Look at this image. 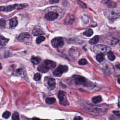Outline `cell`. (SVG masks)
Wrapping results in <instances>:
<instances>
[{
  "label": "cell",
  "instance_id": "cell-18",
  "mask_svg": "<svg viewBox=\"0 0 120 120\" xmlns=\"http://www.w3.org/2000/svg\"><path fill=\"white\" fill-rule=\"evenodd\" d=\"M48 84L52 89H53L55 87V80L53 78H50L48 81Z\"/></svg>",
  "mask_w": 120,
  "mask_h": 120
},
{
  "label": "cell",
  "instance_id": "cell-8",
  "mask_svg": "<svg viewBox=\"0 0 120 120\" xmlns=\"http://www.w3.org/2000/svg\"><path fill=\"white\" fill-rule=\"evenodd\" d=\"M102 3L109 8H114L117 7V4L111 0H102Z\"/></svg>",
  "mask_w": 120,
  "mask_h": 120
},
{
  "label": "cell",
  "instance_id": "cell-28",
  "mask_svg": "<svg viewBox=\"0 0 120 120\" xmlns=\"http://www.w3.org/2000/svg\"><path fill=\"white\" fill-rule=\"evenodd\" d=\"M11 115V113L9 112L8 111H6L3 114H2V117L4 118H5V119H8V118Z\"/></svg>",
  "mask_w": 120,
  "mask_h": 120
},
{
  "label": "cell",
  "instance_id": "cell-29",
  "mask_svg": "<svg viewBox=\"0 0 120 120\" xmlns=\"http://www.w3.org/2000/svg\"><path fill=\"white\" fill-rule=\"evenodd\" d=\"M87 60H86V59H81L79 61H78V63L79 65H86L87 64Z\"/></svg>",
  "mask_w": 120,
  "mask_h": 120
},
{
  "label": "cell",
  "instance_id": "cell-2",
  "mask_svg": "<svg viewBox=\"0 0 120 120\" xmlns=\"http://www.w3.org/2000/svg\"><path fill=\"white\" fill-rule=\"evenodd\" d=\"M104 14L105 16L110 20L115 19L120 17V11L116 9H107L105 11Z\"/></svg>",
  "mask_w": 120,
  "mask_h": 120
},
{
  "label": "cell",
  "instance_id": "cell-20",
  "mask_svg": "<svg viewBox=\"0 0 120 120\" xmlns=\"http://www.w3.org/2000/svg\"><path fill=\"white\" fill-rule=\"evenodd\" d=\"M99 41V38L98 36H95L89 41V43L91 45H95L98 43Z\"/></svg>",
  "mask_w": 120,
  "mask_h": 120
},
{
  "label": "cell",
  "instance_id": "cell-10",
  "mask_svg": "<svg viewBox=\"0 0 120 120\" xmlns=\"http://www.w3.org/2000/svg\"><path fill=\"white\" fill-rule=\"evenodd\" d=\"M30 35L27 32H23L21 33L18 37L17 40L19 41H23L25 40L28 39L30 38Z\"/></svg>",
  "mask_w": 120,
  "mask_h": 120
},
{
  "label": "cell",
  "instance_id": "cell-19",
  "mask_svg": "<svg viewBox=\"0 0 120 120\" xmlns=\"http://www.w3.org/2000/svg\"><path fill=\"white\" fill-rule=\"evenodd\" d=\"M40 61H41L40 58L38 57L32 56L31 58V61L34 65L38 64L40 63Z\"/></svg>",
  "mask_w": 120,
  "mask_h": 120
},
{
  "label": "cell",
  "instance_id": "cell-27",
  "mask_svg": "<svg viewBox=\"0 0 120 120\" xmlns=\"http://www.w3.org/2000/svg\"><path fill=\"white\" fill-rule=\"evenodd\" d=\"M41 77H42V75L40 74L39 73H36L34 75V79L36 81H39L40 80V79L41 78Z\"/></svg>",
  "mask_w": 120,
  "mask_h": 120
},
{
  "label": "cell",
  "instance_id": "cell-34",
  "mask_svg": "<svg viewBox=\"0 0 120 120\" xmlns=\"http://www.w3.org/2000/svg\"><path fill=\"white\" fill-rule=\"evenodd\" d=\"M113 112L117 116L120 117V112L119 111H113Z\"/></svg>",
  "mask_w": 120,
  "mask_h": 120
},
{
  "label": "cell",
  "instance_id": "cell-38",
  "mask_svg": "<svg viewBox=\"0 0 120 120\" xmlns=\"http://www.w3.org/2000/svg\"><path fill=\"white\" fill-rule=\"evenodd\" d=\"M119 80H120V78H118V83H120V81H119Z\"/></svg>",
  "mask_w": 120,
  "mask_h": 120
},
{
  "label": "cell",
  "instance_id": "cell-21",
  "mask_svg": "<svg viewBox=\"0 0 120 120\" xmlns=\"http://www.w3.org/2000/svg\"><path fill=\"white\" fill-rule=\"evenodd\" d=\"M92 101L94 103L97 104L100 102L102 101V97L100 96H98L92 98Z\"/></svg>",
  "mask_w": 120,
  "mask_h": 120
},
{
  "label": "cell",
  "instance_id": "cell-5",
  "mask_svg": "<svg viewBox=\"0 0 120 120\" xmlns=\"http://www.w3.org/2000/svg\"><path fill=\"white\" fill-rule=\"evenodd\" d=\"M93 51L96 53H105L107 51V47L102 45H98L94 47Z\"/></svg>",
  "mask_w": 120,
  "mask_h": 120
},
{
  "label": "cell",
  "instance_id": "cell-11",
  "mask_svg": "<svg viewBox=\"0 0 120 120\" xmlns=\"http://www.w3.org/2000/svg\"><path fill=\"white\" fill-rule=\"evenodd\" d=\"M43 63L48 67L50 69L53 68L56 66V63L51 60H45L43 62Z\"/></svg>",
  "mask_w": 120,
  "mask_h": 120
},
{
  "label": "cell",
  "instance_id": "cell-16",
  "mask_svg": "<svg viewBox=\"0 0 120 120\" xmlns=\"http://www.w3.org/2000/svg\"><path fill=\"white\" fill-rule=\"evenodd\" d=\"M17 24H18V21H17V18L16 17L13 18L10 20L9 25H10V28H12L15 27V26H17Z\"/></svg>",
  "mask_w": 120,
  "mask_h": 120
},
{
  "label": "cell",
  "instance_id": "cell-37",
  "mask_svg": "<svg viewBox=\"0 0 120 120\" xmlns=\"http://www.w3.org/2000/svg\"><path fill=\"white\" fill-rule=\"evenodd\" d=\"M2 68V66H1V64L0 63V69H1Z\"/></svg>",
  "mask_w": 120,
  "mask_h": 120
},
{
  "label": "cell",
  "instance_id": "cell-12",
  "mask_svg": "<svg viewBox=\"0 0 120 120\" xmlns=\"http://www.w3.org/2000/svg\"><path fill=\"white\" fill-rule=\"evenodd\" d=\"M49 69L50 68L43 63L42 64H41L38 67V70L43 73L47 72Z\"/></svg>",
  "mask_w": 120,
  "mask_h": 120
},
{
  "label": "cell",
  "instance_id": "cell-6",
  "mask_svg": "<svg viewBox=\"0 0 120 120\" xmlns=\"http://www.w3.org/2000/svg\"><path fill=\"white\" fill-rule=\"evenodd\" d=\"M59 16V15L57 13L53 11H50L47 12L45 15V18L49 21H53L56 19Z\"/></svg>",
  "mask_w": 120,
  "mask_h": 120
},
{
  "label": "cell",
  "instance_id": "cell-31",
  "mask_svg": "<svg viewBox=\"0 0 120 120\" xmlns=\"http://www.w3.org/2000/svg\"><path fill=\"white\" fill-rule=\"evenodd\" d=\"M12 118V119H13L14 120H19V114L17 112H15L13 114Z\"/></svg>",
  "mask_w": 120,
  "mask_h": 120
},
{
  "label": "cell",
  "instance_id": "cell-1",
  "mask_svg": "<svg viewBox=\"0 0 120 120\" xmlns=\"http://www.w3.org/2000/svg\"><path fill=\"white\" fill-rule=\"evenodd\" d=\"M28 5L26 3L24 4H15L12 5H9L7 7L2 6L0 7V11L3 12H10L15 9H21L22 8H24L28 7Z\"/></svg>",
  "mask_w": 120,
  "mask_h": 120
},
{
  "label": "cell",
  "instance_id": "cell-24",
  "mask_svg": "<svg viewBox=\"0 0 120 120\" xmlns=\"http://www.w3.org/2000/svg\"><path fill=\"white\" fill-rule=\"evenodd\" d=\"M56 101L55 98H47L45 99V102L46 104L51 105L53 104Z\"/></svg>",
  "mask_w": 120,
  "mask_h": 120
},
{
  "label": "cell",
  "instance_id": "cell-26",
  "mask_svg": "<svg viewBox=\"0 0 120 120\" xmlns=\"http://www.w3.org/2000/svg\"><path fill=\"white\" fill-rule=\"evenodd\" d=\"M45 40V38L44 37H43V36H40V37H38L36 38V43L37 44H40V43H41L42 42L44 41Z\"/></svg>",
  "mask_w": 120,
  "mask_h": 120
},
{
  "label": "cell",
  "instance_id": "cell-36",
  "mask_svg": "<svg viewBox=\"0 0 120 120\" xmlns=\"http://www.w3.org/2000/svg\"><path fill=\"white\" fill-rule=\"evenodd\" d=\"M82 118L80 116H76L74 118V120H82Z\"/></svg>",
  "mask_w": 120,
  "mask_h": 120
},
{
  "label": "cell",
  "instance_id": "cell-4",
  "mask_svg": "<svg viewBox=\"0 0 120 120\" xmlns=\"http://www.w3.org/2000/svg\"><path fill=\"white\" fill-rule=\"evenodd\" d=\"M51 44L52 46L54 48L61 47L64 45V41L61 37H57L52 40Z\"/></svg>",
  "mask_w": 120,
  "mask_h": 120
},
{
  "label": "cell",
  "instance_id": "cell-25",
  "mask_svg": "<svg viewBox=\"0 0 120 120\" xmlns=\"http://www.w3.org/2000/svg\"><path fill=\"white\" fill-rule=\"evenodd\" d=\"M107 56H108V59L111 61L114 60L115 59V55H114L113 53L111 51H110L108 52Z\"/></svg>",
  "mask_w": 120,
  "mask_h": 120
},
{
  "label": "cell",
  "instance_id": "cell-9",
  "mask_svg": "<svg viewBox=\"0 0 120 120\" xmlns=\"http://www.w3.org/2000/svg\"><path fill=\"white\" fill-rule=\"evenodd\" d=\"M58 98L59 99L60 101V103L62 104V103H63L62 105H64V102H65V103L66 104V105L68 104V102H66L65 101H67L66 98H65V93L64 91H62V90H60L58 94Z\"/></svg>",
  "mask_w": 120,
  "mask_h": 120
},
{
  "label": "cell",
  "instance_id": "cell-14",
  "mask_svg": "<svg viewBox=\"0 0 120 120\" xmlns=\"http://www.w3.org/2000/svg\"><path fill=\"white\" fill-rule=\"evenodd\" d=\"M69 53L70 55L74 58H77L80 55L78 51L75 49L71 48L69 51Z\"/></svg>",
  "mask_w": 120,
  "mask_h": 120
},
{
  "label": "cell",
  "instance_id": "cell-22",
  "mask_svg": "<svg viewBox=\"0 0 120 120\" xmlns=\"http://www.w3.org/2000/svg\"><path fill=\"white\" fill-rule=\"evenodd\" d=\"M93 31L92 30L90 29H89L86 30L85 31H84L83 33V34L84 36L87 37H90L93 35Z\"/></svg>",
  "mask_w": 120,
  "mask_h": 120
},
{
  "label": "cell",
  "instance_id": "cell-15",
  "mask_svg": "<svg viewBox=\"0 0 120 120\" xmlns=\"http://www.w3.org/2000/svg\"><path fill=\"white\" fill-rule=\"evenodd\" d=\"M32 33L34 36H38V35L44 34V32H43V31L40 28H39L38 27H36L33 30Z\"/></svg>",
  "mask_w": 120,
  "mask_h": 120
},
{
  "label": "cell",
  "instance_id": "cell-23",
  "mask_svg": "<svg viewBox=\"0 0 120 120\" xmlns=\"http://www.w3.org/2000/svg\"><path fill=\"white\" fill-rule=\"evenodd\" d=\"M96 59L98 62H102L104 60V54L102 53H98L96 56Z\"/></svg>",
  "mask_w": 120,
  "mask_h": 120
},
{
  "label": "cell",
  "instance_id": "cell-17",
  "mask_svg": "<svg viewBox=\"0 0 120 120\" xmlns=\"http://www.w3.org/2000/svg\"><path fill=\"white\" fill-rule=\"evenodd\" d=\"M9 39L5 38L4 36L0 34V45H6L8 42Z\"/></svg>",
  "mask_w": 120,
  "mask_h": 120
},
{
  "label": "cell",
  "instance_id": "cell-13",
  "mask_svg": "<svg viewBox=\"0 0 120 120\" xmlns=\"http://www.w3.org/2000/svg\"><path fill=\"white\" fill-rule=\"evenodd\" d=\"M113 71L114 68L113 66H112L110 63H108V64L105 65V66L104 67V71L106 74L107 73L109 74L110 73H112Z\"/></svg>",
  "mask_w": 120,
  "mask_h": 120
},
{
  "label": "cell",
  "instance_id": "cell-3",
  "mask_svg": "<svg viewBox=\"0 0 120 120\" xmlns=\"http://www.w3.org/2000/svg\"><path fill=\"white\" fill-rule=\"evenodd\" d=\"M68 67L67 66L60 65L53 72V74L56 76H60L63 73L67 72Z\"/></svg>",
  "mask_w": 120,
  "mask_h": 120
},
{
  "label": "cell",
  "instance_id": "cell-32",
  "mask_svg": "<svg viewBox=\"0 0 120 120\" xmlns=\"http://www.w3.org/2000/svg\"><path fill=\"white\" fill-rule=\"evenodd\" d=\"M6 26V21L4 19L0 20V26L1 27H5Z\"/></svg>",
  "mask_w": 120,
  "mask_h": 120
},
{
  "label": "cell",
  "instance_id": "cell-30",
  "mask_svg": "<svg viewBox=\"0 0 120 120\" xmlns=\"http://www.w3.org/2000/svg\"><path fill=\"white\" fill-rule=\"evenodd\" d=\"M77 3L82 8H87V5L83 2H82V1H81L80 0H77Z\"/></svg>",
  "mask_w": 120,
  "mask_h": 120
},
{
  "label": "cell",
  "instance_id": "cell-35",
  "mask_svg": "<svg viewBox=\"0 0 120 120\" xmlns=\"http://www.w3.org/2000/svg\"><path fill=\"white\" fill-rule=\"evenodd\" d=\"M59 1V0H50L51 3H58Z\"/></svg>",
  "mask_w": 120,
  "mask_h": 120
},
{
  "label": "cell",
  "instance_id": "cell-7",
  "mask_svg": "<svg viewBox=\"0 0 120 120\" xmlns=\"http://www.w3.org/2000/svg\"><path fill=\"white\" fill-rule=\"evenodd\" d=\"M75 82L76 84H86L87 80L86 79L80 75H75Z\"/></svg>",
  "mask_w": 120,
  "mask_h": 120
},
{
  "label": "cell",
  "instance_id": "cell-33",
  "mask_svg": "<svg viewBox=\"0 0 120 120\" xmlns=\"http://www.w3.org/2000/svg\"><path fill=\"white\" fill-rule=\"evenodd\" d=\"M119 40L118 39L114 38L112 39V44H117L119 42Z\"/></svg>",
  "mask_w": 120,
  "mask_h": 120
}]
</instances>
